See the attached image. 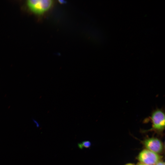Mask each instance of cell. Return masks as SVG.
Returning <instances> with one entry per match:
<instances>
[{
  "label": "cell",
  "instance_id": "6da1fadb",
  "mask_svg": "<svg viewBox=\"0 0 165 165\" xmlns=\"http://www.w3.org/2000/svg\"><path fill=\"white\" fill-rule=\"evenodd\" d=\"M152 123L151 128L144 132L154 131L158 134L162 133L165 128V113L162 108H157L152 111L149 117Z\"/></svg>",
  "mask_w": 165,
  "mask_h": 165
},
{
  "label": "cell",
  "instance_id": "7a4b0ae2",
  "mask_svg": "<svg viewBox=\"0 0 165 165\" xmlns=\"http://www.w3.org/2000/svg\"><path fill=\"white\" fill-rule=\"evenodd\" d=\"M53 1L51 0H29L27 4L30 10L37 14H41L52 7Z\"/></svg>",
  "mask_w": 165,
  "mask_h": 165
},
{
  "label": "cell",
  "instance_id": "3957f363",
  "mask_svg": "<svg viewBox=\"0 0 165 165\" xmlns=\"http://www.w3.org/2000/svg\"><path fill=\"white\" fill-rule=\"evenodd\" d=\"M162 157L160 154L145 149L139 153L137 159L140 163L146 165H155Z\"/></svg>",
  "mask_w": 165,
  "mask_h": 165
},
{
  "label": "cell",
  "instance_id": "277c9868",
  "mask_svg": "<svg viewBox=\"0 0 165 165\" xmlns=\"http://www.w3.org/2000/svg\"><path fill=\"white\" fill-rule=\"evenodd\" d=\"M142 143L145 149L160 154L164 151V146L163 142L157 138H148L143 140Z\"/></svg>",
  "mask_w": 165,
  "mask_h": 165
},
{
  "label": "cell",
  "instance_id": "5b68a950",
  "mask_svg": "<svg viewBox=\"0 0 165 165\" xmlns=\"http://www.w3.org/2000/svg\"><path fill=\"white\" fill-rule=\"evenodd\" d=\"M83 147L86 148H89L91 145V142L89 141H85L82 143Z\"/></svg>",
  "mask_w": 165,
  "mask_h": 165
},
{
  "label": "cell",
  "instance_id": "8992f818",
  "mask_svg": "<svg viewBox=\"0 0 165 165\" xmlns=\"http://www.w3.org/2000/svg\"><path fill=\"white\" fill-rule=\"evenodd\" d=\"M155 165H165L164 162L161 160L157 163Z\"/></svg>",
  "mask_w": 165,
  "mask_h": 165
},
{
  "label": "cell",
  "instance_id": "52a82bcc",
  "mask_svg": "<svg viewBox=\"0 0 165 165\" xmlns=\"http://www.w3.org/2000/svg\"><path fill=\"white\" fill-rule=\"evenodd\" d=\"M33 122L35 124V126L37 127H39V124L38 123V122L37 121H36V120L34 119L33 120Z\"/></svg>",
  "mask_w": 165,
  "mask_h": 165
},
{
  "label": "cell",
  "instance_id": "ba28073f",
  "mask_svg": "<svg viewBox=\"0 0 165 165\" xmlns=\"http://www.w3.org/2000/svg\"><path fill=\"white\" fill-rule=\"evenodd\" d=\"M78 146L81 149H82L83 148V146L82 144V143H79L78 144Z\"/></svg>",
  "mask_w": 165,
  "mask_h": 165
},
{
  "label": "cell",
  "instance_id": "9c48e42d",
  "mask_svg": "<svg viewBox=\"0 0 165 165\" xmlns=\"http://www.w3.org/2000/svg\"><path fill=\"white\" fill-rule=\"evenodd\" d=\"M136 165H146L145 164H143L142 163H138Z\"/></svg>",
  "mask_w": 165,
  "mask_h": 165
},
{
  "label": "cell",
  "instance_id": "30bf717a",
  "mask_svg": "<svg viewBox=\"0 0 165 165\" xmlns=\"http://www.w3.org/2000/svg\"><path fill=\"white\" fill-rule=\"evenodd\" d=\"M124 165H134V164L132 163H128L126 164H125Z\"/></svg>",
  "mask_w": 165,
  "mask_h": 165
}]
</instances>
